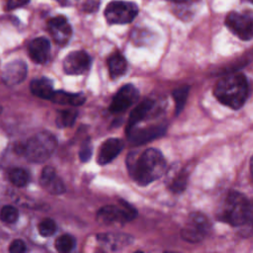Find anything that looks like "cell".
Returning a JSON list of instances; mask_svg holds the SVG:
<instances>
[{
    "label": "cell",
    "mask_w": 253,
    "mask_h": 253,
    "mask_svg": "<svg viewBox=\"0 0 253 253\" xmlns=\"http://www.w3.org/2000/svg\"><path fill=\"white\" fill-rule=\"evenodd\" d=\"M153 108H154V102L152 100L145 99L141 103H139L129 115L128 123L126 126V132L134 128L138 123L143 121L151 113Z\"/></svg>",
    "instance_id": "cell-18"
},
{
    "label": "cell",
    "mask_w": 253,
    "mask_h": 253,
    "mask_svg": "<svg viewBox=\"0 0 253 253\" xmlns=\"http://www.w3.org/2000/svg\"><path fill=\"white\" fill-rule=\"evenodd\" d=\"M138 90L131 84L124 85L114 96L109 110L112 113H122L127 110L138 99Z\"/></svg>",
    "instance_id": "cell-9"
},
{
    "label": "cell",
    "mask_w": 253,
    "mask_h": 253,
    "mask_svg": "<svg viewBox=\"0 0 253 253\" xmlns=\"http://www.w3.org/2000/svg\"><path fill=\"white\" fill-rule=\"evenodd\" d=\"M126 60L125 56L120 53L119 51L114 52L113 54L110 55L108 58V67H109V72L110 76L113 79H116L123 74H125L126 70Z\"/></svg>",
    "instance_id": "cell-20"
},
{
    "label": "cell",
    "mask_w": 253,
    "mask_h": 253,
    "mask_svg": "<svg viewBox=\"0 0 253 253\" xmlns=\"http://www.w3.org/2000/svg\"><path fill=\"white\" fill-rule=\"evenodd\" d=\"M76 245L75 238L70 234H63L60 235L54 243L56 250L60 253H67L74 249Z\"/></svg>",
    "instance_id": "cell-24"
},
{
    "label": "cell",
    "mask_w": 253,
    "mask_h": 253,
    "mask_svg": "<svg viewBox=\"0 0 253 253\" xmlns=\"http://www.w3.org/2000/svg\"><path fill=\"white\" fill-rule=\"evenodd\" d=\"M31 92L42 99H50L52 93L54 92L52 88V82L48 78L35 79L30 85Z\"/></svg>",
    "instance_id": "cell-21"
},
{
    "label": "cell",
    "mask_w": 253,
    "mask_h": 253,
    "mask_svg": "<svg viewBox=\"0 0 253 253\" xmlns=\"http://www.w3.org/2000/svg\"><path fill=\"white\" fill-rule=\"evenodd\" d=\"M241 234L245 237H250L253 235V200L249 201L248 210L246 212L245 219L240 225Z\"/></svg>",
    "instance_id": "cell-26"
},
{
    "label": "cell",
    "mask_w": 253,
    "mask_h": 253,
    "mask_svg": "<svg viewBox=\"0 0 253 253\" xmlns=\"http://www.w3.org/2000/svg\"><path fill=\"white\" fill-rule=\"evenodd\" d=\"M92 155V147L87 143L79 152V156H80V159L81 161L85 162V161H88L90 159Z\"/></svg>",
    "instance_id": "cell-32"
},
{
    "label": "cell",
    "mask_w": 253,
    "mask_h": 253,
    "mask_svg": "<svg viewBox=\"0 0 253 253\" xmlns=\"http://www.w3.org/2000/svg\"><path fill=\"white\" fill-rule=\"evenodd\" d=\"M91 57L84 50H75L66 55L63 60V70L66 74H83L90 68Z\"/></svg>",
    "instance_id": "cell-10"
},
{
    "label": "cell",
    "mask_w": 253,
    "mask_h": 253,
    "mask_svg": "<svg viewBox=\"0 0 253 253\" xmlns=\"http://www.w3.org/2000/svg\"><path fill=\"white\" fill-rule=\"evenodd\" d=\"M56 138L47 131H42L30 138L23 147L26 157L36 163L47 160L56 147Z\"/></svg>",
    "instance_id": "cell-4"
},
{
    "label": "cell",
    "mask_w": 253,
    "mask_h": 253,
    "mask_svg": "<svg viewBox=\"0 0 253 253\" xmlns=\"http://www.w3.org/2000/svg\"><path fill=\"white\" fill-rule=\"evenodd\" d=\"M38 228L42 236H44V237L51 236L56 231V223L52 218L46 217L42 219V221L39 223Z\"/></svg>",
    "instance_id": "cell-27"
},
{
    "label": "cell",
    "mask_w": 253,
    "mask_h": 253,
    "mask_svg": "<svg viewBox=\"0 0 253 253\" xmlns=\"http://www.w3.org/2000/svg\"><path fill=\"white\" fill-rule=\"evenodd\" d=\"M125 143L122 139L112 137L103 142L100 147L97 161L100 165H105L113 161L123 150Z\"/></svg>",
    "instance_id": "cell-14"
},
{
    "label": "cell",
    "mask_w": 253,
    "mask_h": 253,
    "mask_svg": "<svg viewBox=\"0 0 253 253\" xmlns=\"http://www.w3.org/2000/svg\"><path fill=\"white\" fill-rule=\"evenodd\" d=\"M129 176L138 185L145 186L159 179L167 170L165 158L155 148L130 152L126 157Z\"/></svg>",
    "instance_id": "cell-1"
},
{
    "label": "cell",
    "mask_w": 253,
    "mask_h": 253,
    "mask_svg": "<svg viewBox=\"0 0 253 253\" xmlns=\"http://www.w3.org/2000/svg\"><path fill=\"white\" fill-rule=\"evenodd\" d=\"M249 86L246 77L240 72H234L221 77L214 87L215 98L223 105L237 110L248 98Z\"/></svg>",
    "instance_id": "cell-2"
},
{
    "label": "cell",
    "mask_w": 253,
    "mask_h": 253,
    "mask_svg": "<svg viewBox=\"0 0 253 253\" xmlns=\"http://www.w3.org/2000/svg\"><path fill=\"white\" fill-rule=\"evenodd\" d=\"M249 1H250V2L253 4V0H249Z\"/></svg>",
    "instance_id": "cell-37"
},
{
    "label": "cell",
    "mask_w": 253,
    "mask_h": 253,
    "mask_svg": "<svg viewBox=\"0 0 253 253\" xmlns=\"http://www.w3.org/2000/svg\"><path fill=\"white\" fill-rule=\"evenodd\" d=\"M249 200L241 193L230 191L224 198L217 212L218 218L232 226H240L246 216Z\"/></svg>",
    "instance_id": "cell-3"
},
{
    "label": "cell",
    "mask_w": 253,
    "mask_h": 253,
    "mask_svg": "<svg viewBox=\"0 0 253 253\" xmlns=\"http://www.w3.org/2000/svg\"><path fill=\"white\" fill-rule=\"evenodd\" d=\"M30 57L36 62L42 64L44 63L49 56L50 43L49 41L44 37L36 38L33 40L28 47Z\"/></svg>",
    "instance_id": "cell-16"
},
{
    "label": "cell",
    "mask_w": 253,
    "mask_h": 253,
    "mask_svg": "<svg viewBox=\"0 0 253 253\" xmlns=\"http://www.w3.org/2000/svg\"><path fill=\"white\" fill-rule=\"evenodd\" d=\"M78 112L74 109H67V110H61L56 115V125L59 127H67L71 126L76 118H77Z\"/></svg>",
    "instance_id": "cell-23"
},
{
    "label": "cell",
    "mask_w": 253,
    "mask_h": 253,
    "mask_svg": "<svg viewBox=\"0 0 253 253\" xmlns=\"http://www.w3.org/2000/svg\"><path fill=\"white\" fill-rule=\"evenodd\" d=\"M188 171L178 163L173 164L165 172V184L167 188L175 194L185 191L188 185Z\"/></svg>",
    "instance_id": "cell-11"
},
{
    "label": "cell",
    "mask_w": 253,
    "mask_h": 253,
    "mask_svg": "<svg viewBox=\"0 0 253 253\" xmlns=\"http://www.w3.org/2000/svg\"><path fill=\"white\" fill-rule=\"evenodd\" d=\"M47 29L54 42L60 45L66 44L71 36L72 29L64 16H56L47 22Z\"/></svg>",
    "instance_id": "cell-12"
},
{
    "label": "cell",
    "mask_w": 253,
    "mask_h": 253,
    "mask_svg": "<svg viewBox=\"0 0 253 253\" xmlns=\"http://www.w3.org/2000/svg\"><path fill=\"white\" fill-rule=\"evenodd\" d=\"M250 171H251V174L253 176V156H252L251 161H250Z\"/></svg>",
    "instance_id": "cell-36"
},
{
    "label": "cell",
    "mask_w": 253,
    "mask_h": 253,
    "mask_svg": "<svg viewBox=\"0 0 253 253\" xmlns=\"http://www.w3.org/2000/svg\"><path fill=\"white\" fill-rule=\"evenodd\" d=\"M56 2H58L60 5L62 6H68V5H72V3L75 1V0H54Z\"/></svg>",
    "instance_id": "cell-34"
},
{
    "label": "cell",
    "mask_w": 253,
    "mask_h": 253,
    "mask_svg": "<svg viewBox=\"0 0 253 253\" xmlns=\"http://www.w3.org/2000/svg\"><path fill=\"white\" fill-rule=\"evenodd\" d=\"M10 181L17 187H24L29 182V174L22 168H14L9 172Z\"/></svg>",
    "instance_id": "cell-25"
},
{
    "label": "cell",
    "mask_w": 253,
    "mask_h": 253,
    "mask_svg": "<svg viewBox=\"0 0 253 253\" xmlns=\"http://www.w3.org/2000/svg\"><path fill=\"white\" fill-rule=\"evenodd\" d=\"M170 1H172V2H174V3H179V4H181V3H187V2H189L190 0H170Z\"/></svg>",
    "instance_id": "cell-35"
},
{
    "label": "cell",
    "mask_w": 253,
    "mask_h": 253,
    "mask_svg": "<svg viewBox=\"0 0 253 253\" xmlns=\"http://www.w3.org/2000/svg\"><path fill=\"white\" fill-rule=\"evenodd\" d=\"M137 215L136 210L126 203L121 201L118 206H105L99 210L97 213V219L104 224H123L132 220Z\"/></svg>",
    "instance_id": "cell-5"
},
{
    "label": "cell",
    "mask_w": 253,
    "mask_h": 253,
    "mask_svg": "<svg viewBox=\"0 0 253 253\" xmlns=\"http://www.w3.org/2000/svg\"><path fill=\"white\" fill-rule=\"evenodd\" d=\"M165 126H150L148 128H142L139 130H130L127 132L128 139L135 143H143L150 139H153L164 132Z\"/></svg>",
    "instance_id": "cell-19"
},
{
    "label": "cell",
    "mask_w": 253,
    "mask_h": 253,
    "mask_svg": "<svg viewBox=\"0 0 253 253\" xmlns=\"http://www.w3.org/2000/svg\"><path fill=\"white\" fill-rule=\"evenodd\" d=\"M18 210L12 206H4L0 211V219L6 223H13L18 219Z\"/></svg>",
    "instance_id": "cell-29"
},
{
    "label": "cell",
    "mask_w": 253,
    "mask_h": 253,
    "mask_svg": "<svg viewBox=\"0 0 253 253\" xmlns=\"http://www.w3.org/2000/svg\"><path fill=\"white\" fill-rule=\"evenodd\" d=\"M189 93V87L184 86L182 88H178L173 92V98L175 100L176 105V113H180L185 105Z\"/></svg>",
    "instance_id": "cell-28"
},
{
    "label": "cell",
    "mask_w": 253,
    "mask_h": 253,
    "mask_svg": "<svg viewBox=\"0 0 253 253\" xmlns=\"http://www.w3.org/2000/svg\"><path fill=\"white\" fill-rule=\"evenodd\" d=\"M29 2H30V0H8L6 8L8 10H13V9L22 7L26 4H28Z\"/></svg>",
    "instance_id": "cell-33"
},
{
    "label": "cell",
    "mask_w": 253,
    "mask_h": 253,
    "mask_svg": "<svg viewBox=\"0 0 253 253\" xmlns=\"http://www.w3.org/2000/svg\"><path fill=\"white\" fill-rule=\"evenodd\" d=\"M27 75V65L22 60H14L6 64L2 70V80L8 86L20 84Z\"/></svg>",
    "instance_id": "cell-13"
},
{
    "label": "cell",
    "mask_w": 253,
    "mask_h": 253,
    "mask_svg": "<svg viewBox=\"0 0 253 253\" xmlns=\"http://www.w3.org/2000/svg\"><path fill=\"white\" fill-rule=\"evenodd\" d=\"M228 30L242 41L253 38V16L249 13L232 11L227 14L224 21Z\"/></svg>",
    "instance_id": "cell-8"
},
{
    "label": "cell",
    "mask_w": 253,
    "mask_h": 253,
    "mask_svg": "<svg viewBox=\"0 0 253 253\" xmlns=\"http://www.w3.org/2000/svg\"><path fill=\"white\" fill-rule=\"evenodd\" d=\"M138 7L133 2L116 0L110 2L105 8V18L111 25L130 23L137 15Z\"/></svg>",
    "instance_id": "cell-6"
},
{
    "label": "cell",
    "mask_w": 253,
    "mask_h": 253,
    "mask_svg": "<svg viewBox=\"0 0 253 253\" xmlns=\"http://www.w3.org/2000/svg\"><path fill=\"white\" fill-rule=\"evenodd\" d=\"M97 237L101 246L110 251L121 250L132 242L131 236L124 233H104Z\"/></svg>",
    "instance_id": "cell-15"
},
{
    "label": "cell",
    "mask_w": 253,
    "mask_h": 253,
    "mask_svg": "<svg viewBox=\"0 0 253 253\" xmlns=\"http://www.w3.org/2000/svg\"><path fill=\"white\" fill-rule=\"evenodd\" d=\"M27 250L26 244L23 240L21 239H16L14 240L9 247V251L11 253H24Z\"/></svg>",
    "instance_id": "cell-31"
},
{
    "label": "cell",
    "mask_w": 253,
    "mask_h": 253,
    "mask_svg": "<svg viewBox=\"0 0 253 253\" xmlns=\"http://www.w3.org/2000/svg\"><path fill=\"white\" fill-rule=\"evenodd\" d=\"M77 1H78L79 8L88 13H92L96 11L100 4V0H77Z\"/></svg>",
    "instance_id": "cell-30"
},
{
    "label": "cell",
    "mask_w": 253,
    "mask_h": 253,
    "mask_svg": "<svg viewBox=\"0 0 253 253\" xmlns=\"http://www.w3.org/2000/svg\"><path fill=\"white\" fill-rule=\"evenodd\" d=\"M210 228V220L204 213L192 212L181 230V235L187 242L197 243L208 235Z\"/></svg>",
    "instance_id": "cell-7"
},
{
    "label": "cell",
    "mask_w": 253,
    "mask_h": 253,
    "mask_svg": "<svg viewBox=\"0 0 253 253\" xmlns=\"http://www.w3.org/2000/svg\"><path fill=\"white\" fill-rule=\"evenodd\" d=\"M40 182L44 189L53 195H59L65 191L63 182L57 177L55 170L50 166H46L42 169Z\"/></svg>",
    "instance_id": "cell-17"
},
{
    "label": "cell",
    "mask_w": 253,
    "mask_h": 253,
    "mask_svg": "<svg viewBox=\"0 0 253 253\" xmlns=\"http://www.w3.org/2000/svg\"><path fill=\"white\" fill-rule=\"evenodd\" d=\"M85 96L83 94H72L63 91H54L50 97V101L57 104H69L71 106H80L85 102Z\"/></svg>",
    "instance_id": "cell-22"
}]
</instances>
